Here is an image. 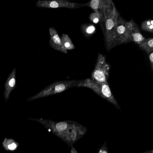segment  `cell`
Returning <instances> with one entry per match:
<instances>
[{
  "label": "cell",
  "mask_w": 153,
  "mask_h": 153,
  "mask_svg": "<svg viewBox=\"0 0 153 153\" xmlns=\"http://www.w3.org/2000/svg\"><path fill=\"white\" fill-rule=\"evenodd\" d=\"M78 87L91 88L97 94L112 104L117 109L121 110L120 105L113 95L108 82L101 83L90 79H87L85 80H81Z\"/></svg>",
  "instance_id": "3957f363"
},
{
  "label": "cell",
  "mask_w": 153,
  "mask_h": 153,
  "mask_svg": "<svg viewBox=\"0 0 153 153\" xmlns=\"http://www.w3.org/2000/svg\"><path fill=\"white\" fill-rule=\"evenodd\" d=\"M112 1L111 0H92L88 3L84 4L85 7H89L94 11L99 16L103 19V13L105 10L111 5Z\"/></svg>",
  "instance_id": "ba28073f"
},
{
  "label": "cell",
  "mask_w": 153,
  "mask_h": 153,
  "mask_svg": "<svg viewBox=\"0 0 153 153\" xmlns=\"http://www.w3.org/2000/svg\"><path fill=\"white\" fill-rule=\"evenodd\" d=\"M89 19H90V20L94 24H97L102 19L100 16H99L96 13H94V12L92 13L90 15Z\"/></svg>",
  "instance_id": "2e32d148"
},
{
  "label": "cell",
  "mask_w": 153,
  "mask_h": 153,
  "mask_svg": "<svg viewBox=\"0 0 153 153\" xmlns=\"http://www.w3.org/2000/svg\"><path fill=\"white\" fill-rule=\"evenodd\" d=\"M130 42L128 22L119 15L116 26L115 46Z\"/></svg>",
  "instance_id": "52a82bcc"
},
{
  "label": "cell",
  "mask_w": 153,
  "mask_h": 153,
  "mask_svg": "<svg viewBox=\"0 0 153 153\" xmlns=\"http://www.w3.org/2000/svg\"><path fill=\"white\" fill-rule=\"evenodd\" d=\"M143 153H153V150L152 149V150H148L146 152H145Z\"/></svg>",
  "instance_id": "44dd1931"
},
{
  "label": "cell",
  "mask_w": 153,
  "mask_h": 153,
  "mask_svg": "<svg viewBox=\"0 0 153 153\" xmlns=\"http://www.w3.org/2000/svg\"><path fill=\"white\" fill-rule=\"evenodd\" d=\"M98 153H109L106 142H105L104 143L101 148L98 150Z\"/></svg>",
  "instance_id": "e0dca14e"
},
{
  "label": "cell",
  "mask_w": 153,
  "mask_h": 153,
  "mask_svg": "<svg viewBox=\"0 0 153 153\" xmlns=\"http://www.w3.org/2000/svg\"><path fill=\"white\" fill-rule=\"evenodd\" d=\"M71 153H78L76 149L74 147H71Z\"/></svg>",
  "instance_id": "ffe728a7"
},
{
  "label": "cell",
  "mask_w": 153,
  "mask_h": 153,
  "mask_svg": "<svg viewBox=\"0 0 153 153\" xmlns=\"http://www.w3.org/2000/svg\"><path fill=\"white\" fill-rule=\"evenodd\" d=\"M119 15L113 1L111 5L104 11V34L107 51H110L115 46L116 26Z\"/></svg>",
  "instance_id": "7a4b0ae2"
},
{
  "label": "cell",
  "mask_w": 153,
  "mask_h": 153,
  "mask_svg": "<svg viewBox=\"0 0 153 153\" xmlns=\"http://www.w3.org/2000/svg\"><path fill=\"white\" fill-rule=\"evenodd\" d=\"M16 69L14 68L5 83L4 95L6 101H7L9 98L11 92L16 88Z\"/></svg>",
  "instance_id": "8fae6325"
},
{
  "label": "cell",
  "mask_w": 153,
  "mask_h": 153,
  "mask_svg": "<svg viewBox=\"0 0 153 153\" xmlns=\"http://www.w3.org/2000/svg\"><path fill=\"white\" fill-rule=\"evenodd\" d=\"M141 28L144 31L153 33V21L151 19H149L144 21L141 24Z\"/></svg>",
  "instance_id": "9a60e30c"
},
{
  "label": "cell",
  "mask_w": 153,
  "mask_h": 153,
  "mask_svg": "<svg viewBox=\"0 0 153 153\" xmlns=\"http://www.w3.org/2000/svg\"><path fill=\"white\" fill-rule=\"evenodd\" d=\"M2 145L6 150L10 151H15L19 146V144L14 140L11 138H5Z\"/></svg>",
  "instance_id": "7c38bea8"
},
{
  "label": "cell",
  "mask_w": 153,
  "mask_h": 153,
  "mask_svg": "<svg viewBox=\"0 0 153 153\" xmlns=\"http://www.w3.org/2000/svg\"><path fill=\"white\" fill-rule=\"evenodd\" d=\"M110 67L106 62L105 57L98 54L95 68L92 74V79L101 83H107Z\"/></svg>",
  "instance_id": "5b68a950"
},
{
  "label": "cell",
  "mask_w": 153,
  "mask_h": 153,
  "mask_svg": "<svg viewBox=\"0 0 153 153\" xmlns=\"http://www.w3.org/2000/svg\"><path fill=\"white\" fill-rule=\"evenodd\" d=\"M29 119L42 124L49 131L66 142L69 146L72 147L87 131L86 127L73 121L56 122L51 120L43 119Z\"/></svg>",
  "instance_id": "6da1fadb"
},
{
  "label": "cell",
  "mask_w": 153,
  "mask_h": 153,
  "mask_svg": "<svg viewBox=\"0 0 153 153\" xmlns=\"http://www.w3.org/2000/svg\"><path fill=\"white\" fill-rule=\"evenodd\" d=\"M148 54L150 64H151V68H152V70H153V52L148 53Z\"/></svg>",
  "instance_id": "d6986e66"
},
{
  "label": "cell",
  "mask_w": 153,
  "mask_h": 153,
  "mask_svg": "<svg viewBox=\"0 0 153 153\" xmlns=\"http://www.w3.org/2000/svg\"><path fill=\"white\" fill-rule=\"evenodd\" d=\"M139 46L148 53L153 52V38H145L144 41L140 43Z\"/></svg>",
  "instance_id": "4fadbf2b"
},
{
  "label": "cell",
  "mask_w": 153,
  "mask_h": 153,
  "mask_svg": "<svg viewBox=\"0 0 153 153\" xmlns=\"http://www.w3.org/2000/svg\"><path fill=\"white\" fill-rule=\"evenodd\" d=\"M128 27L130 42L139 44L145 40V37L141 34L137 25L133 20L128 22Z\"/></svg>",
  "instance_id": "9c48e42d"
},
{
  "label": "cell",
  "mask_w": 153,
  "mask_h": 153,
  "mask_svg": "<svg viewBox=\"0 0 153 153\" xmlns=\"http://www.w3.org/2000/svg\"><path fill=\"white\" fill-rule=\"evenodd\" d=\"M49 33L51 36L49 41L50 45L56 51H59L63 53H67L68 51H66L62 46L61 38H60L55 28L53 27H50L49 29Z\"/></svg>",
  "instance_id": "30bf717a"
},
{
  "label": "cell",
  "mask_w": 153,
  "mask_h": 153,
  "mask_svg": "<svg viewBox=\"0 0 153 153\" xmlns=\"http://www.w3.org/2000/svg\"><path fill=\"white\" fill-rule=\"evenodd\" d=\"M61 41L62 46L66 51L72 50L75 49V46L73 45L71 39L70 38L68 35L65 34H62L61 38Z\"/></svg>",
  "instance_id": "5bb4252c"
},
{
  "label": "cell",
  "mask_w": 153,
  "mask_h": 153,
  "mask_svg": "<svg viewBox=\"0 0 153 153\" xmlns=\"http://www.w3.org/2000/svg\"><path fill=\"white\" fill-rule=\"evenodd\" d=\"M37 7L44 8H67L69 9H77L85 7L83 3H76L62 0L56 1H42L40 0L36 4Z\"/></svg>",
  "instance_id": "8992f818"
},
{
  "label": "cell",
  "mask_w": 153,
  "mask_h": 153,
  "mask_svg": "<svg viewBox=\"0 0 153 153\" xmlns=\"http://www.w3.org/2000/svg\"><path fill=\"white\" fill-rule=\"evenodd\" d=\"M81 80L57 81L46 87L41 92L27 99V102L61 93L71 88L78 87Z\"/></svg>",
  "instance_id": "277c9868"
},
{
  "label": "cell",
  "mask_w": 153,
  "mask_h": 153,
  "mask_svg": "<svg viewBox=\"0 0 153 153\" xmlns=\"http://www.w3.org/2000/svg\"><path fill=\"white\" fill-rule=\"evenodd\" d=\"M95 27L93 26L88 27L86 28V32L88 34H92L95 31Z\"/></svg>",
  "instance_id": "ac0fdd59"
}]
</instances>
